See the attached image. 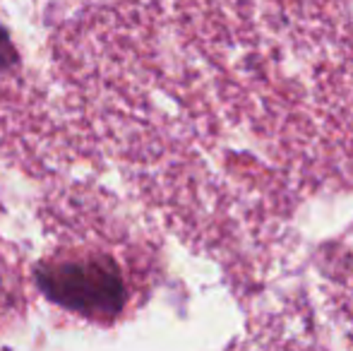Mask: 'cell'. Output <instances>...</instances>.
Instances as JSON below:
<instances>
[{"instance_id": "obj_2", "label": "cell", "mask_w": 353, "mask_h": 351, "mask_svg": "<svg viewBox=\"0 0 353 351\" xmlns=\"http://www.w3.org/2000/svg\"><path fill=\"white\" fill-rule=\"evenodd\" d=\"M17 61H19V56H17V48H14L12 39H10V34L0 27V72L10 70Z\"/></svg>"}, {"instance_id": "obj_1", "label": "cell", "mask_w": 353, "mask_h": 351, "mask_svg": "<svg viewBox=\"0 0 353 351\" xmlns=\"http://www.w3.org/2000/svg\"><path fill=\"white\" fill-rule=\"evenodd\" d=\"M37 286L58 308L89 320H111L125 305V281L101 255L58 258L37 267Z\"/></svg>"}]
</instances>
